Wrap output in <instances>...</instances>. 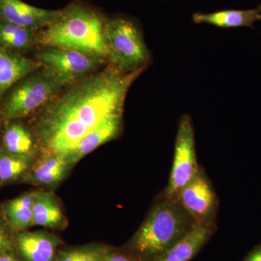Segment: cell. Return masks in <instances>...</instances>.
Returning <instances> with one entry per match:
<instances>
[{
    "label": "cell",
    "mask_w": 261,
    "mask_h": 261,
    "mask_svg": "<svg viewBox=\"0 0 261 261\" xmlns=\"http://www.w3.org/2000/svg\"><path fill=\"white\" fill-rule=\"evenodd\" d=\"M68 166L64 154L47 152L33 168V179L40 185L53 186L63 179Z\"/></svg>",
    "instance_id": "16"
},
{
    "label": "cell",
    "mask_w": 261,
    "mask_h": 261,
    "mask_svg": "<svg viewBox=\"0 0 261 261\" xmlns=\"http://www.w3.org/2000/svg\"><path fill=\"white\" fill-rule=\"evenodd\" d=\"M8 153L28 158L34 149V141L28 129L19 123H12L7 127L3 138Z\"/></svg>",
    "instance_id": "19"
},
{
    "label": "cell",
    "mask_w": 261,
    "mask_h": 261,
    "mask_svg": "<svg viewBox=\"0 0 261 261\" xmlns=\"http://www.w3.org/2000/svg\"><path fill=\"white\" fill-rule=\"evenodd\" d=\"M108 60L124 73L144 70L150 55L143 36L132 20L121 17L106 20Z\"/></svg>",
    "instance_id": "4"
},
{
    "label": "cell",
    "mask_w": 261,
    "mask_h": 261,
    "mask_svg": "<svg viewBox=\"0 0 261 261\" xmlns=\"http://www.w3.org/2000/svg\"><path fill=\"white\" fill-rule=\"evenodd\" d=\"M196 224L176 199L161 195L130 240L126 253L137 261H153L185 238Z\"/></svg>",
    "instance_id": "2"
},
{
    "label": "cell",
    "mask_w": 261,
    "mask_h": 261,
    "mask_svg": "<svg viewBox=\"0 0 261 261\" xmlns=\"http://www.w3.org/2000/svg\"><path fill=\"white\" fill-rule=\"evenodd\" d=\"M13 244L5 228L0 225V254L12 252Z\"/></svg>",
    "instance_id": "23"
},
{
    "label": "cell",
    "mask_w": 261,
    "mask_h": 261,
    "mask_svg": "<svg viewBox=\"0 0 261 261\" xmlns=\"http://www.w3.org/2000/svg\"><path fill=\"white\" fill-rule=\"evenodd\" d=\"M99 261H137L125 252L106 249Z\"/></svg>",
    "instance_id": "22"
},
{
    "label": "cell",
    "mask_w": 261,
    "mask_h": 261,
    "mask_svg": "<svg viewBox=\"0 0 261 261\" xmlns=\"http://www.w3.org/2000/svg\"><path fill=\"white\" fill-rule=\"evenodd\" d=\"M142 72L124 73L110 64L53 98L37 125L38 137L47 152L65 155L102 122L123 113L127 92Z\"/></svg>",
    "instance_id": "1"
},
{
    "label": "cell",
    "mask_w": 261,
    "mask_h": 261,
    "mask_svg": "<svg viewBox=\"0 0 261 261\" xmlns=\"http://www.w3.org/2000/svg\"><path fill=\"white\" fill-rule=\"evenodd\" d=\"M244 261H261V245L253 249Z\"/></svg>",
    "instance_id": "24"
},
{
    "label": "cell",
    "mask_w": 261,
    "mask_h": 261,
    "mask_svg": "<svg viewBox=\"0 0 261 261\" xmlns=\"http://www.w3.org/2000/svg\"><path fill=\"white\" fill-rule=\"evenodd\" d=\"M39 67L38 62L0 47V101L19 81Z\"/></svg>",
    "instance_id": "10"
},
{
    "label": "cell",
    "mask_w": 261,
    "mask_h": 261,
    "mask_svg": "<svg viewBox=\"0 0 261 261\" xmlns=\"http://www.w3.org/2000/svg\"><path fill=\"white\" fill-rule=\"evenodd\" d=\"M29 168L28 158L0 153V184L15 181Z\"/></svg>",
    "instance_id": "20"
},
{
    "label": "cell",
    "mask_w": 261,
    "mask_h": 261,
    "mask_svg": "<svg viewBox=\"0 0 261 261\" xmlns=\"http://www.w3.org/2000/svg\"><path fill=\"white\" fill-rule=\"evenodd\" d=\"M34 193L25 195L10 200L5 207V214L10 227L22 231L33 226V201Z\"/></svg>",
    "instance_id": "18"
},
{
    "label": "cell",
    "mask_w": 261,
    "mask_h": 261,
    "mask_svg": "<svg viewBox=\"0 0 261 261\" xmlns=\"http://www.w3.org/2000/svg\"><path fill=\"white\" fill-rule=\"evenodd\" d=\"M216 226L196 224L185 238L153 261H190L205 246Z\"/></svg>",
    "instance_id": "13"
},
{
    "label": "cell",
    "mask_w": 261,
    "mask_h": 261,
    "mask_svg": "<svg viewBox=\"0 0 261 261\" xmlns=\"http://www.w3.org/2000/svg\"><path fill=\"white\" fill-rule=\"evenodd\" d=\"M20 255L27 261H55L58 239L40 231H22L15 238Z\"/></svg>",
    "instance_id": "12"
},
{
    "label": "cell",
    "mask_w": 261,
    "mask_h": 261,
    "mask_svg": "<svg viewBox=\"0 0 261 261\" xmlns=\"http://www.w3.org/2000/svg\"><path fill=\"white\" fill-rule=\"evenodd\" d=\"M192 20L195 23L211 24L223 29H255L254 23L261 20V13L258 9L224 10L211 13H195Z\"/></svg>",
    "instance_id": "14"
},
{
    "label": "cell",
    "mask_w": 261,
    "mask_h": 261,
    "mask_svg": "<svg viewBox=\"0 0 261 261\" xmlns=\"http://www.w3.org/2000/svg\"><path fill=\"white\" fill-rule=\"evenodd\" d=\"M0 261H20L13 255V252L0 254Z\"/></svg>",
    "instance_id": "25"
},
{
    "label": "cell",
    "mask_w": 261,
    "mask_h": 261,
    "mask_svg": "<svg viewBox=\"0 0 261 261\" xmlns=\"http://www.w3.org/2000/svg\"><path fill=\"white\" fill-rule=\"evenodd\" d=\"M61 88L43 70L31 73L10 89L3 102V115L8 119L28 116L50 102Z\"/></svg>",
    "instance_id": "5"
},
{
    "label": "cell",
    "mask_w": 261,
    "mask_h": 261,
    "mask_svg": "<svg viewBox=\"0 0 261 261\" xmlns=\"http://www.w3.org/2000/svg\"><path fill=\"white\" fill-rule=\"evenodd\" d=\"M63 221V211L56 197L49 192H34L33 226L58 228Z\"/></svg>",
    "instance_id": "15"
},
{
    "label": "cell",
    "mask_w": 261,
    "mask_h": 261,
    "mask_svg": "<svg viewBox=\"0 0 261 261\" xmlns=\"http://www.w3.org/2000/svg\"><path fill=\"white\" fill-rule=\"evenodd\" d=\"M122 114L123 113L110 117L86 135L69 152L65 154L68 164L78 162L99 146L115 138L121 129Z\"/></svg>",
    "instance_id": "11"
},
{
    "label": "cell",
    "mask_w": 261,
    "mask_h": 261,
    "mask_svg": "<svg viewBox=\"0 0 261 261\" xmlns=\"http://www.w3.org/2000/svg\"><path fill=\"white\" fill-rule=\"evenodd\" d=\"M196 224L216 226L219 200L210 178L202 167L175 197Z\"/></svg>",
    "instance_id": "8"
},
{
    "label": "cell",
    "mask_w": 261,
    "mask_h": 261,
    "mask_svg": "<svg viewBox=\"0 0 261 261\" xmlns=\"http://www.w3.org/2000/svg\"><path fill=\"white\" fill-rule=\"evenodd\" d=\"M200 167L196 154L195 130L192 118L189 115H183L178 123L175 140L169 180L161 195L166 198L175 199L178 192L195 177Z\"/></svg>",
    "instance_id": "7"
},
{
    "label": "cell",
    "mask_w": 261,
    "mask_h": 261,
    "mask_svg": "<svg viewBox=\"0 0 261 261\" xmlns=\"http://www.w3.org/2000/svg\"><path fill=\"white\" fill-rule=\"evenodd\" d=\"M106 249L85 247L60 252L55 261H99Z\"/></svg>",
    "instance_id": "21"
},
{
    "label": "cell",
    "mask_w": 261,
    "mask_h": 261,
    "mask_svg": "<svg viewBox=\"0 0 261 261\" xmlns=\"http://www.w3.org/2000/svg\"><path fill=\"white\" fill-rule=\"evenodd\" d=\"M37 34L30 30L0 20V47L20 53L37 43Z\"/></svg>",
    "instance_id": "17"
},
{
    "label": "cell",
    "mask_w": 261,
    "mask_h": 261,
    "mask_svg": "<svg viewBox=\"0 0 261 261\" xmlns=\"http://www.w3.org/2000/svg\"><path fill=\"white\" fill-rule=\"evenodd\" d=\"M60 10L36 8L21 0H0V20L35 31L42 30L51 23Z\"/></svg>",
    "instance_id": "9"
},
{
    "label": "cell",
    "mask_w": 261,
    "mask_h": 261,
    "mask_svg": "<svg viewBox=\"0 0 261 261\" xmlns=\"http://www.w3.org/2000/svg\"><path fill=\"white\" fill-rule=\"evenodd\" d=\"M257 9H258L259 11H260L261 13V3L260 5H259L258 8H257Z\"/></svg>",
    "instance_id": "26"
},
{
    "label": "cell",
    "mask_w": 261,
    "mask_h": 261,
    "mask_svg": "<svg viewBox=\"0 0 261 261\" xmlns=\"http://www.w3.org/2000/svg\"><path fill=\"white\" fill-rule=\"evenodd\" d=\"M37 44L108 60L106 20L82 5H70L37 34Z\"/></svg>",
    "instance_id": "3"
},
{
    "label": "cell",
    "mask_w": 261,
    "mask_h": 261,
    "mask_svg": "<svg viewBox=\"0 0 261 261\" xmlns=\"http://www.w3.org/2000/svg\"><path fill=\"white\" fill-rule=\"evenodd\" d=\"M37 59L42 70L61 87L84 80L106 61L80 51L55 47H43Z\"/></svg>",
    "instance_id": "6"
}]
</instances>
